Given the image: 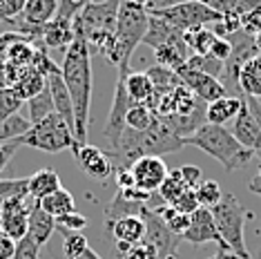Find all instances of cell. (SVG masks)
Wrapping results in <instances>:
<instances>
[{
  "instance_id": "cell-1",
  "label": "cell",
  "mask_w": 261,
  "mask_h": 259,
  "mask_svg": "<svg viewBox=\"0 0 261 259\" xmlns=\"http://www.w3.org/2000/svg\"><path fill=\"white\" fill-rule=\"evenodd\" d=\"M61 74L74 105L76 143L85 145L87 125H90V108H92V54L83 38H74V43L67 47Z\"/></svg>"
},
{
  "instance_id": "cell-2",
  "label": "cell",
  "mask_w": 261,
  "mask_h": 259,
  "mask_svg": "<svg viewBox=\"0 0 261 259\" xmlns=\"http://www.w3.org/2000/svg\"><path fill=\"white\" fill-rule=\"evenodd\" d=\"M118 7H121L118 0L90 3L74 18V36L85 40L87 47H90V54L100 51L105 58L112 56Z\"/></svg>"
},
{
  "instance_id": "cell-3",
  "label": "cell",
  "mask_w": 261,
  "mask_h": 259,
  "mask_svg": "<svg viewBox=\"0 0 261 259\" xmlns=\"http://www.w3.org/2000/svg\"><path fill=\"white\" fill-rule=\"evenodd\" d=\"M186 145H194V148L203 150L205 154L217 159L223 166L225 172H237L252 159L254 152L243 148L232 134V130L223 125H212V123H203L192 137L186 139Z\"/></svg>"
},
{
  "instance_id": "cell-4",
  "label": "cell",
  "mask_w": 261,
  "mask_h": 259,
  "mask_svg": "<svg viewBox=\"0 0 261 259\" xmlns=\"http://www.w3.org/2000/svg\"><path fill=\"white\" fill-rule=\"evenodd\" d=\"M147 25H150V11L141 5L125 0L118 7L116 18V32H114V49L108 61L116 65V69H129L136 47L143 43Z\"/></svg>"
},
{
  "instance_id": "cell-5",
  "label": "cell",
  "mask_w": 261,
  "mask_h": 259,
  "mask_svg": "<svg viewBox=\"0 0 261 259\" xmlns=\"http://www.w3.org/2000/svg\"><path fill=\"white\" fill-rule=\"evenodd\" d=\"M210 210H212V217H215L217 230L221 235V239L225 241L228 250L239 259H252L246 246V219L250 213H246V208L237 201L234 194H230V192L223 194L221 201Z\"/></svg>"
},
{
  "instance_id": "cell-6",
  "label": "cell",
  "mask_w": 261,
  "mask_h": 259,
  "mask_svg": "<svg viewBox=\"0 0 261 259\" xmlns=\"http://www.w3.org/2000/svg\"><path fill=\"white\" fill-rule=\"evenodd\" d=\"M18 141L20 145H27V148H36L40 152L58 154L63 150H72L76 143V137H74V130L65 123L63 116L51 112L47 119L34 123L29 127V132Z\"/></svg>"
},
{
  "instance_id": "cell-7",
  "label": "cell",
  "mask_w": 261,
  "mask_h": 259,
  "mask_svg": "<svg viewBox=\"0 0 261 259\" xmlns=\"http://www.w3.org/2000/svg\"><path fill=\"white\" fill-rule=\"evenodd\" d=\"M152 16L168 20L179 32H190V29L207 27V25H215V22L223 20V16L212 7H207L203 0H190V3H181L168 9H159V11H152Z\"/></svg>"
},
{
  "instance_id": "cell-8",
  "label": "cell",
  "mask_w": 261,
  "mask_h": 259,
  "mask_svg": "<svg viewBox=\"0 0 261 259\" xmlns=\"http://www.w3.org/2000/svg\"><path fill=\"white\" fill-rule=\"evenodd\" d=\"M129 69H132V67H129ZM129 69H118L114 101H112L108 121H105V127H103V137L108 139V143H110V152L116 150L118 141H121L123 132H125V114H127V110L134 105L132 101H129L127 90H125V74L129 72Z\"/></svg>"
},
{
  "instance_id": "cell-9",
  "label": "cell",
  "mask_w": 261,
  "mask_h": 259,
  "mask_svg": "<svg viewBox=\"0 0 261 259\" xmlns=\"http://www.w3.org/2000/svg\"><path fill=\"white\" fill-rule=\"evenodd\" d=\"M183 145H186V139H181L168 125V121L156 114H154L152 125L141 137V152H143V157H163L168 152L181 150Z\"/></svg>"
},
{
  "instance_id": "cell-10",
  "label": "cell",
  "mask_w": 261,
  "mask_h": 259,
  "mask_svg": "<svg viewBox=\"0 0 261 259\" xmlns=\"http://www.w3.org/2000/svg\"><path fill=\"white\" fill-rule=\"evenodd\" d=\"M141 217L145 221V241L156 248L159 259H176V250H179V244L183 241V237L172 232L161 221V217L147 208V205L143 208Z\"/></svg>"
},
{
  "instance_id": "cell-11",
  "label": "cell",
  "mask_w": 261,
  "mask_h": 259,
  "mask_svg": "<svg viewBox=\"0 0 261 259\" xmlns=\"http://www.w3.org/2000/svg\"><path fill=\"white\" fill-rule=\"evenodd\" d=\"M32 203H34V199L29 194H22V197L7 199L3 203V208H0V228L14 241H20L22 237H27Z\"/></svg>"
},
{
  "instance_id": "cell-12",
  "label": "cell",
  "mask_w": 261,
  "mask_h": 259,
  "mask_svg": "<svg viewBox=\"0 0 261 259\" xmlns=\"http://www.w3.org/2000/svg\"><path fill=\"white\" fill-rule=\"evenodd\" d=\"M176 74H179L181 83L186 85L188 90L199 98V101H203L205 105H210V103L219 101V98L228 96V94H225L223 83H221L219 79H215V76H210V74L194 72V69L186 67V65H183V67H181Z\"/></svg>"
},
{
  "instance_id": "cell-13",
  "label": "cell",
  "mask_w": 261,
  "mask_h": 259,
  "mask_svg": "<svg viewBox=\"0 0 261 259\" xmlns=\"http://www.w3.org/2000/svg\"><path fill=\"white\" fill-rule=\"evenodd\" d=\"M129 172L134 176V186L143 192H159V188L168 176V168H165L161 157H141L129 166Z\"/></svg>"
},
{
  "instance_id": "cell-14",
  "label": "cell",
  "mask_w": 261,
  "mask_h": 259,
  "mask_svg": "<svg viewBox=\"0 0 261 259\" xmlns=\"http://www.w3.org/2000/svg\"><path fill=\"white\" fill-rule=\"evenodd\" d=\"M74 159L76 163H79V168L85 172L90 179L94 181H103L108 179V176L112 174V161H110V154L108 152H103L100 148H96V145H79L74 143Z\"/></svg>"
},
{
  "instance_id": "cell-15",
  "label": "cell",
  "mask_w": 261,
  "mask_h": 259,
  "mask_svg": "<svg viewBox=\"0 0 261 259\" xmlns=\"http://www.w3.org/2000/svg\"><path fill=\"white\" fill-rule=\"evenodd\" d=\"M183 239L190 241V244H207V241H215L219 244V250H228L225 241L221 239V235L217 230V223H215V217H212V210L210 208H199L197 213L192 215L190 219V228L183 235Z\"/></svg>"
},
{
  "instance_id": "cell-16",
  "label": "cell",
  "mask_w": 261,
  "mask_h": 259,
  "mask_svg": "<svg viewBox=\"0 0 261 259\" xmlns=\"http://www.w3.org/2000/svg\"><path fill=\"white\" fill-rule=\"evenodd\" d=\"M232 134L237 137V141H239L243 148H248L252 152H261V127H259V123L254 121L250 108H248L246 96H243V105H241L239 114L234 116Z\"/></svg>"
},
{
  "instance_id": "cell-17",
  "label": "cell",
  "mask_w": 261,
  "mask_h": 259,
  "mask_svg": "<svg viewBox=\"0 0 261 259\" xmlns=\"http://www.w3.org/2000/svg\"><path fill=\"white\" fill-rule=\"evenodd\" d=\"M181 43H186V40H183V32L172 27L168 20L150 14V25H147L143 45L152 47V49H159V47H163V45H181Z\"/></svg>"
},
{
  "instance_id": "cell-18",
  "label": "cell",
  "mask_w": 261,
  "mask_h": 259,
  "mask_svg": "<svg viewBox=\"0 0 261 259\" xmlns=\"http://www.w3.org/2000/svg\"><path fill=\"white\" fill-rule=\"evenodd\" d=\"M74 22L63 20V18H51L49 22L43 25V36H40V43L49 49H65L74 43Z\"/></svg>"
},
{
  "instance_id": "cell-19",
  "label": "cell",
  "mask_w": 261,
  "mask_h": 259,
  "mask_svg": "<svg viewBox=\"0 0 261 259\" xmlns=\"http://www.w3.org/2000/svg\"><path fill=\"white\" fill-rule=\"evenodd\" d=\"M108 230L116 244L134 246L145 239V221L143 217H121L114 223H108Z\"/></svg>"
},
{
  "instance_id": "cell-20",
  "label": "cell",
  "mask_w": 261,
  "mask_h": 259,
  "mask_svg": "<svg viewBox=\"0 0 261 259\" xmlns=\"http://www.w3.org/2000/svg\"><path fill=\"white\" fill-rule=\"evenodd\" d=\"M54 230H56V219L40 208V201H34L32 210H29L27 237H32L38 246H43V244H47V241L51 239Z\"/></svg>"
},
{
  "instance_id": "cell-21",
  "label": "cell",
  "mask_w": 261,
  "mask_h": 259,
  "mask_svg": "<svg viewBox=\"0 0 261 259\" xmlns=\"http://www.w3.org/2000/svg\"><path fill=\"white\" fill-rule=\"evenodd\" d=\"M47 85H49L51 98H54L56 114H61L63 119H65V123H67V125L74 130V105H72V96H69L67 87H65V81H63L61 69L47 76Z\"/></svg>"
},
{
  "instance_id": "cell-22",
  "label": "cell",
  "mask_w": 261,
  "mask_h": 259,
  "mask_svg": "<svg viewBox=\"0 0 261 259\" xmlns=\"http://www.w3.org/2000/svg\"><path fill=\"white\" fill-rule=\"evenodd\" d=\"M61 176L51 168H43L32 176H27V192L34 201H43L45 197H49L51 192L61 190Z\"/></svg>"
},
{
  "instance_id": "cell-23",
  "label": "cell",
  "mask_w": 261,
  "mask_h": 259,
  "mask_svg": "<svg viewBox=\"0 0 261 259\" xmlns=\"http://www.w3.org/2000/svg\"><path fill=\"white\" fill-rule=\"evenodd\" d=\"M147 76H150V81H152V85H154V101L150 105V110L154 112L156 110V103H159V98H163L165 94H170V92H174L181 83V79H179V74L174 72V69H168V67H161V65H152L150 69L145 72Z\"/></svg>"
},
{
  "instance_id": "cell-24",
  "label": "cell",
  "mask_w": 261,
  "mask_h": 259,
  "mask_svg": "<svg viewBox=\"0 0 261 259\" xmlns=\"http://www.w3.org/2000/svg\"><path fill=\"white\" fill-rule=\"evenodd\" d=\"M125 90H127V96L132 103L147 105V108H150L154 101V85L145 72H134V69H129L125 74Z\"/></svg>"
},
{
  "instance_id": "cell-25",
  "label": "cell",
  "mask_w": 261,
  "mask_h": 259,
  "mask_svg": "<svg viewBox=\"0 0 261 259\" xmlns=\"http://www.w3.org/2000/svg\"><path fill=\"white\" fill-rule=\"evenodd\" d=\"M243 105V96H223L219 101L210 103L205 108V123H212V125H225L230 119H234L239 114Z\"/></svg>"
},
{
  "instance_id": "cell-26",
  "label": "cell",
  "mask_w": 261,
  "mask_h": 259,
  "mask_svg": "<svg viewBox=\"0 0 261 259\" xmlns=\"http://www.w3.org/2000/svg\"><path fill=\"white\" fill-rule=\"evenodd\" d=\"M239 90L243 96L261 101V54L250 58L239 72Z\"/></svg>"
},
{
  "instance_id": "cell-27",
  "label": "cell",
  "mask_w": 261,
  "mask_h": 259,
  "mask_svg": "<svg viewBox=\"0 0 261 259\" xmlns=\"http://www.w3.org/2000/svg\"><path fill=\"white\" fill-rule=\"evenodd\" d=\"M58 3L61 0H27L20 20L27 22V25H45L56 16Z\"/></svg>"
},
{
  "instance_id": "cell-28",
  "label": "cell",
  "mask_w": 261,
  "mask_h": 259,
  "mask_svg": "<svg viewBox=\"0 0 261 259\" xmlns=\"http://www.w3.org/2000/svg\"><path fill=\"white\" fill-rule=\"evenodd\" d=\"M203 3L221 16H234L239 20L254 11H261V0H203Z\"/></svg>"
},
{
  "instance_id": "cell-29",
  "label": "cell",
  "mask_w": 261,
  "mask_h": 259,
  "mask_svg": "<svg viewBox=\"0 0 261 259\" xmlns=\"http://www.w3.org/2000/svg\"><path fill=\"white\" fill-rule=\"evenodd\" d=\"M47 87V76L45 74H40L38 69H34V67H29L25 74L20 76V81L16 83L11 90L16 92V96L20 98L22 103H27L29 98H34V96H38L40 92H43Z\"/></svg>"
},
{
  "instance_id": "cell-30",
  "label": "cell",
  "mask_w": 261,
  "mask_h": 259,
  "mask_svg": "<svg viewBox=\"0 0 261 259\" xmlns=\"http://www.w3.org/2000/svg\"><path fill=\"white\" fill-rule=\"evenodd\" d=\"M40 208H43L47 215L54 217V219H58V217H63V215L76 213V201H74L72 192L61 188V190L51 192L49 197H45L43 201H40Z\"/></svg>"
},
{
  "instance_id": "cell-31",
  "label": "cell",
  "mask_w": 261,
  "mask_h": 259,
  "mask_svg": "<svg viewBox=\"0 0 261 259\" xmlns=\"http://www.w3.org/2000/svg\"><path fill=\"white\" fill-rule=\"evenodd\" d=\"M143 208H145V203H134L123 197L121 192H116V197L112 199L108 203V208H105V226L114 223L116 219H121V217H141Z\"/></svg>"
},
{
  "instance_id": "cell-32",
  "label": "cell",
  "mask_w": 261,
  "mask_h": 259,
  "mask_svg": "<svg viewBox=\"0 0 261 259\" xmlns=\"http://www.w3.org/2000/svg\"><path fill=\"white\" fill-rule=\"evenodd\" d=\"M217 38H219L217 34L207 27H197V29H190V32H183V40H186L188 49L192 51V54H199V56L210 54V49H212V45H215Z\"/></svg>"
},
{
  "instance_id": "cell-33",
  "label": "cell",
  "mask_w": 261,
  "mask_h": 259,
  "mask_svg": "<svg viewBox=\"0 0 261 259\" xmlns=\"http://www.w3.org/2000/svg\"><path fill=\"white\" fill-rule=\"evenodd\" d=\"M27 110H29L27 119L32 121V125H34V123H38V121H43V119H47L51 112H56L54 110V98H51V92H49V85H47L45 90L38 94V96L29 98V101H27Z\"/></svg>"
},
{
  "instance_id": "cell-34",
  "label": "cell",
  "mask_w": 261,
  "mask_h": 259,
  "mask_svg": "<svg viewBox=\"0 0 261 259\" xmlns=\"http://www.w3.org/2000/svg\"><path fill=\"white\" fill-rule=\"evenodd\" d=\"M32 127V121L27 116H22L20 112L9 119H5L0 123V143H7V141H18L20 137H25Z\"/></svg>"
},
{
  "instance_id": "cell-35",
  "label": "cell",
  "mask_w": 261,
  "mask_h": 259,
  "mask_svg": "<svg viewBox=\"0 0 261 259\" xmlns=\"http://www.w3.org/2000/svg\"><path fill=\"white\" fill-rule=\"evenodd\" d=\"M152 121H154V112L147 108V105L134 103L125 114V127L134 130V132H145V130L152 125Z\"/></svg>"
},
{
  "instance_id": "cell-36",
  "label": "cell",
  "mask_w": 261,
  "mask_h": 259,
  "mask_svg": "<svg viewBox=\"0 0 261 259\" xmlns=\"http://www.w3.org/2000/svg\"><path fill=\"white\" fill-rule=\"evenodd\" d=\"M186 190H188V186L181 176V170L176 168V170H172V172H168L165 181L161 184V188H159V194H161V199L165 203H172L181 192H186Z\"/></svg>"
},
{
  "instance_id": "cell-37",
  "label": "cell",
  "mask_w": 261,
  "mask_h": 259,
  "mask_svg": "<svg viewBox=\"0 0 261 259\" xmlns=\"http://www.w3.org/2000/svg\"><path fill=\"white\" fill-rule=\"evenodd\" d=\"M186 67L194 69V72L210 74V76H215V79H221V74H223V63H221V61H217V58H215V56H210V54H205V56L192 54V56L188 58Z\"/></svg>"
},
{
  "instance_id": "cell-38",
  "label": "cell",
  "mask_w": 261,
  "mask_h": 259,
  "mask_svg": "<svg viewBox=\"0 0 261 259\" xmlns=\"http://www.w3.org/2000/svg\"><path fill=\"white\" fill-rule=\"evenodd\" d=\"M194 192H197V199H199L201 208H215V205L221 201V197H223L219 184H217V181H212V179H203L197 186V190H194Z\"/></svg>"
},
{
  "instance_id": "cell-39",
  "label": "cell",
  "mask_w": 261,
  "mask_h": 259,
  "mask_svg": "<svg viewBox=\"0 0 261 259\" xmlns=\"http://www.w3.org/2000/svg\"><path fill=\"white\" fill-rule=\"evenodd\" d=\"M87 246V237L81 232H65L63 235V255L65 259H79L85 252Z\"/></svg>"
},
{
  "instance_id": "cell-40",
  "label": "cell",
  "mask_w": 261,
  "mask_h": 259,
  "mask_svg": "<svg viewBox=\"0 0 261 259\" xmlns=\"http://www.w3.org/2000/svg\"><path fill=\"white\" fill-rule=\"evenodd\" d=\"M22 108V101L16 96V92L11 90H0V123L9 116L18 114V110Z\"/></svg>"
},
{
  "instance_id": "cell-41",
  "label": "cell",
  "mask_w": 261,
  "mask_h": 259,
  "mask_svg": "<svg viewBox=\"0 0 261 259\" xmlns=\"http://www.w3.org/2000/svg\"><path fill=\"white\" fill-rule=\"evenodd\" d=\"M170 205L176 210V213H181V215H194L201 208V203H199V199H197V192L190 190V188H188L186 192H181Z\"/></svg>"
},
{
  "instance_id": "cell-42",
  "label": "cell",
  "mask_w": 261,
  "mask_h": 259,
  "mask_svg": "<svg viewBox=\"0 0 261 259\" xmlns=\"http://www.w3.org/2000/svg\"><path fill=\"white\" fill-rule=\"evenodd\" d=\"M90 3H96V0H61V3H58L56 18H63V20L74 22V18H76V16H79L81 11L85 9Z\"/></svg>"
},
{
  "instance_id": "cell-43",
  "label": "cell",
  "mask_w": 261,
  "mask_h": 259,
  "mask_svg": "<svg viewBox=\"0 0 261 259\" xmlns=\"http://www.w3.org/2000/svg\"><path fill=\"white\" fill-rule=\"evenodd\" d=\"M85 226H87V217L81 213H69V215H63L56 219V228L63 235L65 232H81Z\"/></svg>"
},
{
  "instance_id": "cell-44",
  "label": "cell",
  "mask_w": 261,
  "mask_h": 259,
  "mask_svg": "<svg viewBox=\"0 0 261 259\" xmlns=\"http://www.w3.org/2000/svg\"><path fill=\"white\" fill-rule=\"evenodd\" d=\"M27 0H0V22L18 20L25 11Z\"/></svg>"
},
{
  "instance_id": "cell-45",
  "label": "cell",
  "mask_w": 261,
  "mask_h": 259,
  "mask_svg": "<svg viewBox=\"0 0 261 259\" xmlns=\"http://www.w3.org/2000/svg\"><path fill=\"white\" fill-rule=\"evenodd\" d=\"M40 246L32 237H22L20 241H16V250L11 259H38Z\"/></svg>"
},
{
  "instance_id": "cell-46",
  "label": "cell",
  "mask_w": 261,
  "mask_h": 259,
  "mask_svg": "<svg viewBox=\"0 0 261 259\" xmlns=\"http://www.w3.org/2000/svg\"><path fill=\"white\" fill-rule=\"evenodd\" d=\"M123 259H159V252L152 244H147L143 239V241H139V244H134Z\"/></svg>"
},
{
  "instance_id": "cell-47",
  "label": "cell",
  "mask_w": 261,
  "mask_h": 259,
  "mask_svg": "<svg viewBox=\"0 0 261 259\" xmlns=\"http://www.w3.org/2000/svg\"><path fill=\"white\" fill-rule=\"evenodd\" d=\"M210 56H215L217 61L225 63L230 56H232V43H230L228 38H217L215 45H212V49H210Z\"/></svg>"
},
{
  "instance_id": "cell-48",
  "label": "cell",
  "mask_w": 261,
  "mask_h": 259,
  "mask_svg": "<svg viewBox=\"0 0 261 259\" xmlns=\"http://www.w3.org/2000/svg\"><path fill=\"white\" fill-rule=\"evenodd\" d=\"M179 170H181V176H183V181H186V186L190 188V190H197V186L203 181L201 168H197V166H183Z\"/></svg>"
},
{
  "instance_id": "cell-49",
  "label": "cell",
  "mask_w": 261,
  "mask_h": 259,
  "mask_svg": "<svg viewBox=\"0 0 261 259\" xmlns=\"http://www.w3.org/2000/svg\"><path fill=\"white\" fill-rule=\"evenodd\" d=\"M241 32L248 34V36H257L261 32V11H254V14L246 16V18H241Z\"/></svg>"
},
{
  "instance_id": "cell-50",
  "label": "cell",
  "mask_w": 261,
  "mask_h": 259,
  "mask_svg": "<svg viewBox=\"0 0 261 259\" xmlns=\"http://www.w3.org/2000/svg\"><path fill=\"white\" fill-rule=\"evenodd\" d=\"M16 250V241L0 228V259H11Z\"/></svg>"
},
{
  "instance_id": "cell-51",
  "label": "cell",
  "mask_w": 261,
  "mask_h": 259,
  "mask_svg": "<svg viewBox=\"0 0 261 259\" xmlns=\"http://www.w3.org/2000/svg\"><path fill=\"white\" fill-rule=\"evenodd\" d=\"M116 188H118V192L129 190V188H136L134 186V176H132V172H129V168H118L116 170Z\"/></svg>"
},
{
  "instance_id": "cell-52",
  "label": "cell",
  "mask_w": 261,
  "mask_h": 259,
  "mask_svg": "<svg viewBox=\"0 0 261 259\" xmlns=\"http://www.w3.org/2000/svg\"><path fill=\"white\" fill-rule=\"evenodd\" d=\"M181 3H190V0H154L152 7H150V14H152V11H159V9L174 7V5H181Z\"/></svg>"
},
{
  "instance_id": "cell-53",
  "label": "cell",
  "mask_w": 261,
  "mask_h": 259,
  "mask_svg": "<svg viewBox=\"0 0 261 259\" xmlns=\"http://www.w3.org/2000/svg\"><path fill=\"white\" fill-rule=\"evenodd\" d=\"M246 103H248V108H250V112H252L254 121H257L259 127H261V103L257 101V98H250V96H246Z\"/></svg>"
},
{
  "instance_id": "cell-54",
  "label": "cell",
  "mask_w": 261,
  "mask_h": 259,
  "mask_svg": "<svg viewBox=\"0 0 261 259\" xmlns=\"http://www.w3.org/2000/svg\"><path fill=\"white\" fill-rule=\"evenodd\" d=\"M205 259H239L237 255H232V252H225V250H219V252H215L212 257H205Z\"/></svg>"
},
{
  "instance_id": "cell-55",
  "label": "cell",
  "mask_w": 261,
  "mask_h": 259,
  "mask_svg": "<svg viewBox=\"0 0 261 259\" xmlns=\"http://www.w3.org/2000/svg\"><path fill=\"white\" fill-rule=\"evenodd\" d=\"M79 259H100V255H98V252H94L92 248H87Z\"/></svg>"
},
{
  "instance_id": "cell-56",
  "label": "cell",
  "mask_w": 261,
  "mask_h": 259,
  "mask_svg": "<svg viewBox=\"0 0 261 259\" xmlns=\"http://www.w3.org/2000/svg\"><path fill=\"white\" fill-rule=\"evenodd\" d=\"M132 3H136V5H141V7H145L147 11H150V7H152V3H154V0H132Z\"/></svg>"
},
{
  "instance_id": "cell-57",
  "label": "cell",
  "mask_w": 261,
  "mask_h": 259,
  "mask_svg": "<svg viewBox=\"0 0 261 259\" xmlns=\"http://www.w3.org/2000/svg\"><path fill=\"white\" fill-rule=\"evenodd\" d=\"M250 190L254 192V194H259V197H261V184H257V181H250Z\"/></svg>"
},
{
  "instance_id": "cell-58",
  "label": "cell",
  "mask_w": 261,
  "mask_h": 259,
  "mask_svg": "<svg viewBox=\"0 0 261 259\" xmlns=\"http://www.w3.org/2000/svg\"><path fill=\"white\" fill-rule=\"evenodd\" d=\"M254 47H257V51L261 54V32L257 34V36H254Z\"/></svg>"
},
{
  "instance_id": "cell-59",
  "label": "cell",
  "mask_w": 261,
  "mask_h": 259,
  "mask_svg": "<svg viewBox=\"0 0 261 259\" xmlns=\"http://www.w3.org/2000/svg\"><path fill=\"white\" fill-rule=\"evenodd\" d=\"M254 181H257V184H261V166H259V172H257V176H254Z\"/></svg>"
},
{
  "instance_id": "cell-60",
  "label": "cell",
  "mask_w": 261,
  "mask_h": 259,
  "mask_svg": "<svg viewBox=\"0 0 261 259\" xmlns=\"http://www.w3.org/2000/svg\"><path fill=\"white\" fill-rule=\"evenodd\" d=\"M252 259H261V250H259V255H257V257H252Z\"/></svg>"
},
{
  "instance_id": "cell-61",
  "label": "cell",
  "mask_w": 261,
  "mask_h": 259,
  "mask_svg": "<svg viewBox=\"0 0 261 259\" xmlns=\"http://www.w3.org/2000/svg\"><path fill=\"white\" fill-rule=\"evenodd\" d=\"M96 3H103V0H96Z\"/></svg>"
},
{
  "instance_id": "cell-62",
  "label": "cell",
  "mask_w": 261,
  "mask_h": 259,
  "mask_svg": "<svg viewBox=\"0 0 261 259\" xmlns=\"http://www.w3.org/2000/svg\"><path fill=\"white\" fill-rule=\"evenodd\" d=\"M259 103H261V101H259Z\"/></svg>"
}]
</instances>
